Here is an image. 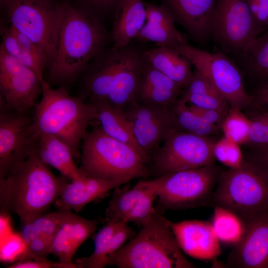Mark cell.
Here are the masks:
<instances>
[{
	"label": "cell",
	"mask_w": 268,
	"mask_h": 268,
	"mask_svg": "<svg viewBox=\"0 0 268 268\" xmlns=\"http://www.w3.org/2000/svg\"><path fill=\"white\" fill-rule=\"evenodd\" d=\"M110 38L93 9L63 2L58 48L46 81L52 86L73 81L107 47Z\"/></svg>",
	"instance_id": "6da1fadb"
},
{
	"label": "cell",
	"mask_w": 268,
	"mask_h": 268,
	"mask_svg": "<svg viewBox=\"0 0 268 268\" xmlns=\"http://www.w3.org/2000/svg\"><path fill=\"white\" fill-rule=\"evenodd\" d=\"M68 181L49 170L36 147L0 178L1 214L14 213L21 223L32 220L54 204Z\"/></svg>",
	"instance_id": "7a4b0ae2"
},
{
	"label": "cell",
	"mask_w": 268,
	"mask_h": 268,
	"mask_svg": "<svg viewBox=\"0 0 268 268\" xmlns=\"http://www.w3.org/2000/svg\"><path fill=\"white\" fill-rule=\"evenodd\" d=\"M145 50L132 41L124 48L107 46L99 52L84 70L89 101L106 99L122 110L136 101Z\"/></svg>",
	"instance_id": "3957f363"
},
{
	"label": "cell",
	"mask_w": 268,
	"mask_h": 268,
	"mask_svg": "<svg viewBox=\"0 0 268 268\" xmlns=\"http://www.w3.org/2000/svg\"><path fill=\"white\" fill-rule=\"evenodd\" d=\"M137 234L109 259L118 268H194L181 249L171 221L157 211L140 224Z\"/></svg>",
	"instance_id": "277c9868"
},
{
	"label": "cell",
	"mask_w": 268,
	"mask_h": 268,
	"mask_svg": "<svg viewBox=\"0 0 268 268\" xmlns=\"http://www.w3.org/2000/svg\"><path fill=\"white\" fill-rule=\"evenodd\" d=\"M41 93L32 119L35 131L38 135H52L62 140L76 156L87 126L97 119L95 107L71 96L63 86L53 88L44 79Z\"/></svg>",
	"instance_id": "5b68a950"
},
{
	"label": "cell",
	"mask_w": 268,
	"mask_h": 268,
	"mask_svg": "<svg viewBox=\"0 0 268 268\" xmlns=\"http://www.w3.org/2000/svg\"><path fill=\"white\" fill-rule=\"evenodd\" d=\"M82 141L80 168L87 176L126 184L133 179L151 174L147 157L108 135L100 127L87 132Z\"/></svg>",
	"instance_id": "8992f818"
},
{
	"label": "cell",
	"mask_w": 268,
	"mask_h": 268,
	"mask_svg": "<svg viewBox=\"0 0 268 268\" xmlns=\"http://www.w3.org/2000/svg\"><path fill=\"white\" fill-rule=\"evenodd\" d=\"M206 206L226 208L246 226L268 214V178L255 164L244 160L239 168L222 171Z\"/></svg>",
	"instance_id": "52a82bcc"
},
{
	"label": "cell",
	"mask_w": 268,
	"mask_h": 268,
	"mask_svg": "<svg viewBox=\"0 0 268 268\" xmlns=\"http://www.w3.org/2000/svg\"><path fill=\"white\" fill-rule=\"evenodd\" d=\"M7 21L39 45L49 66L54 59L63 16V2L56 0H0Z\"/></svg>",
	"instance_id": "ba28073f"
},
{
	"label": "cell",
	"mask_w": 268,
	"mask_h": 268,
	"mask_svg": "<svg viewBox=\"0 0 268 268\" xmlns=\"http://www.w3.org/2000/svg\"><path fill=\"white\" fill-rule=\"evenodd\" d=\"M222 171L214 164L168 173L148 180L162 210L206 206Z\"/></svg>",
	"instance_id": "9c48e42d"
},
{
	"label": "cell",
	"mask_w": 268,
	"mask_h": 268,
	"mask_svg": "<svg viewBox=\"0 0 268 268\" xmlns=\"http://www.w3.org/2000/svg\"><path fill=\"white\" fill-rule=\"evenodd\" d=\"M263 32L254 21L247 0H216L210 34L221 52L238 58Z\"/></svg>",
	"instance_id": "30bf717a"
},
{
	"label": "cell",
	"mask_w": 268,
	"mask_h": 268,
	"mask_svg": "<svg viewBox=\"0 0 268 268\" xmlns=\"http://www.w3.org/2000/svg\"><path fill=\"white\" fill-rule=\"evenodd\" d=\"M214 143L208 137L173 130L152 156L151 174L157 177L214 164Z\"/></svg>",
	"instance_id": "8fae6325"
},
{
	"label": "cell",
	"mask_w": 268,
	"mask_h": 268,
	"mask_svg": "<svg viewBox=\"0 0 268 268\" xmlns=\"http://www.w3.org/2000/svg\"><path fill=\"white\" fill-rule=\"evenodd\" d=\"M174 49L211 82L230 108L241 110L251 103L253 97L245 90L240 70L225 53L208 52L189 43Z\"/></svg>",
	"instance_id": "7c38bea8"
},
{
	"label": "cell",
	"mask_w": 268,
	"mask_h": 268,
	"mask_svg": "<svg viewBox=\"0 0 268 268\" xmlns=\"http://www.w3.org/2000/svg\"><path fill=\"white\" fill-rule=\"evenodd\" d=\"M43 79L0 46V103L6 109L26 114L36 106Z\"/></svg>",
	"instance_id": "4fadbf2b"
},
{
	"label": "cell",
	"mask_w": 268,
	"mask_h": 268,
	"mask_svg": "<svg viewBox=\"0 0 268 268\" xmlns=\"http://www.w3.org/2000/svg\"><path fill=\"white\" fill-rule=\"evenodd\" d=\"M39 135L32 120L24 114L8 110L0 115V178L17 161L37 146Z\"/></svg>",
	"instance_id": "5bb4252c"
},
{
	"label": "cell",
	"mask_w": 268,
	"mask_h": 268,
	"mask_svg": "<svg viewBox=\"0 0 268 268\" xmlns=\"http://www.w3.org/2000/svg\"><path fill=\"white\" fill-rule=\"evenodd\" d=\"M139 146L150 159L174 130L168 106L145 105L136 101L124 110Z\"/></svg>",
	"instance_id": "9a60e30c"
},
{
	"label": "cell",
	"mask_w": 268,
	"mask_h": 268,
	"mask_svg": "<svg viewBox=\"0 0 268 268\" xmlns=\"http://www.w3.org/2000/svg\"><path fill=\"white\" fill-rule=\"evenodd\" d=\"M268 266V214L246 225L241 240L233 246L225 268H267Z\"/></svg>",
	"instance_id": "2e32d148"
},
{
	"label": "cell",
	"mask_w": 268,
	"mask_h": 268,
	"mask_svg": "<svg viewBox=\"0 0 268 268\" xmlns=\"http://www.w3.org/2000/svg\"><path fill=\"white\" fill-rule=\"evenodd\" d=\"M171 226L182 251L201 260H214L221 253L220 241L211 222L199 220L171 221Z\"/></svg>",
	"instance_id": "e0dca14e"
},
{
	"label": "cell",
	"mask_w": 268,
	"mask_h": 268,
	"mask_svg": "<svg viewBox=\"0 0 268 268\" xmlns=\"http://www.w3.org/2000/svg\"><path fill=\"white\" fill-rule=\"evenodd\" d=\"M101 221L85 218L68 210L52 240L50 254L65 268H77L73 257L79 247L95 232Z\"/></svg>",
	"instance_id": "ac0fdd59"
},
{
	"label": "cell",
	"mask_w": 268,
	"mask_h": 268,
	"mask_svg": "<svg viewBox=\"0 0 268 268\" xmlns=\"http://www.w3.org/2000/svg\"><path fill=\"white\" fill-rule=\"evenodd\" d=\"M175 22L198 43L210 38V23L216 0H162Z\"/></svg>",
	"instance_id": "d6986e66"
},
{
	"label": "cell",
	"mask_w": 268,
	"mask_h": 268,
	"mask_svg": "<svg viewBox=\"0 0 268 268\" xmlns=\"http://www.w3.org/2000/svg\"><path fill=\"white\" fill-rule=\"evenodd\" d=\"M146 21L134 39L152 42L157 47L175 49L188 43L187 38L174 25L173 16L163 4L144 3Z\"/></svg>",
	"instance_id": "ffe728a7"
},
{
	"label": "cell",
	"mask_w": 268,
	"mask_h": 268,
	"mask_svg": "<svg viewBox=\"0 0 268 268\" xmlns=\"http://www.w3.org/2000/svg\"><path fill=\"white\" fill-rule=\"evenodd\" d=\"M124 184L120 181L85 174L78 180L68 181L66 183L54 206L58 210H74L79 212L89 203Z\"/></svg>",
	"instance_id": "44dd1931"
},
{
	"label": "cell",
	"mask_w": 268,
	"mask_h": 268,
	"mask_svg": "<svg viewBox=\"0 0 268 268\" xmlns=\"http://www.w3.org/2000/svg\"><path fill=\"white\" fill-rule=\"evenodd\" d=\"M184 88L154 67L145 59L136 101L168 106L181 96Z\"/></svg>",
	"instance_id": "7402d4cb"
},
{
	"label": "cell",
	"mask_w": 268,
	"mask_h": 268,
	"mask_svg": "<svg viewBox=\"0 0 268 268\" xmlns=\"http://www.w3.org/2000/svg\"><path fill=\"white\" fill-rule=\"evenodd\" d=\"M111 32L112 46L123 48L135 38L146 21L143 0H119Z\"/></svg>",
	"instance_id": "603a6c76"
},
{
	"label": "cell",
	"mask_w": 268,
	"mask_h": 268,
	"mask_svg": "<svg viewBox=\"0 0 268 268\" xmlns=\"http://www.w3.org/2000/svg\"><path fill=\"white\" fill-rule=\"evenodd\" d=\"M0 34V46L7 53L43 78V71L49 63L43 49L9 24L1 26Z\"/></svg>",
	"instance_id": "cb8c5ba5"
},
{
	"label": "cell",
	"mask_w": 268,
	"mask_h": 268,
	"mask_svg": "<svg viewBox=\"0 0 268 268\" xmlns=\"http://www.w3.org/2000/svg\"><path fill=\"white\" fill-rule=\"evenodd\" d=\"M36 151L42 162L55 168L70 181L78 180L85 175L75 164L71 148L55 136L39 135Z\"/></svg>",
	"instance_id": "d4e9b609"
},
{
	"label": "cell",
	"mask_w": 268,
	"mask_h": 268,
	"mask_svg": "<svg viewBox=\"0 0 268 268\" xmlns=\"http://www.w3.org/2000/svg\"><path fill=\"white\" fill-rule=\"evenodd\" d=\"M89 102L96 108L97 119L99 121L100 127L104 132L121 142L133 146L150 159L135 139L131 124L124 111L114 107L106 99H94Z\"/></svg>",
	"instance_id": "484cf974"
},
{
	"label": "cell",
	"mask_w": 268,
	"mask_h": 268,
	"mask_svg": "<svg viewBox=\"0 0 268 268\" xmlns=\"http://www.w3.org/2000/svg\"><path fill=\"white\" fill-rule=\"evenodd\" d=\"M145 57L154 67L184 88L192 77V63L173 49L157 47L146 49Z\"/></svg>",
	"instance_id": "4316f807"
},
{
	"label": "cell",
	"mask_w": 268,
	"mask_h": 268,
	"mask_svg": "<svg viewBox=\"0 0 268 268\" xmlns=\"http://www.w3.org/2000/svg\"><path fill=\"white\" fill-rule=\"evenodd\" d=\"M173 129L208 137L218 130L219 126L200 117L181 98L168 106Z\"/></svg>",
	"instance_id": "83f0119b"
},
{
	"label": "cell",
	"mask_w": 268,
	"mask_h": 268,
	"mask_svg": "<svg viewBox=\"0 0 268 268\" xmlns=\"http://www.w3.org/2000/svg\"><path fill=\"white\" fill-rule=\"evenodd\" d=\"M147 180H141L131 188L126 185L114 190L106 209L105 215L109 219L122 222L124 217L137 205L150 190Z\"/></svg>",
	"instance_id": "f1b7e54d"
},
{
	"label": "cell",
	"mask_w": 268,
	"mask_h": 268,
	"mask_svg": "<svg viewBox=\"0 0 268 268\" xmlns=\"http://www.w3.org/2000/svg\"><path fill=\"white\" fill-rule=\"evenodd\" d=\"M247 72L261 82L268 79V29L238 57Z\"/></svg>",
	"instance_id": "f546056e"
},
{
	"label": "cell",
	"mask_w": 268,
	"mask_h": 268,
	"mask_svg": "<svg viewBox=\"0 0 268 268\" xmlns=\"http://www.w3.org/2000/svg\"><path fill=\"white\" fill-rule=\"evenodd\" d=\"M211 224L219 241L233 246L242 238L246 228L238 216L220 206L214 207Z\"/></svg>",
	"instance_id": "4dcf8cb0"
},
{
	"label": "cell",
	"mask_w": 268,
	"mask_h": 268,
	"mask_svg": "<svg viewBox=\"0 0 268 268\" xmlns=\"http://www.w3.org/2000/svg\"><path fill=\"white\" fill-rule=\"evenodd\" d=\"M68 210H58L47 214H42L32 220L22 223L19 234L26 249L32 240L37 236H42L52 241Z\"/></svg>",
	"instance_id": "1f68e13d"
},
{
	"label": "cell",
	"mask_w": 268,
	"mask_h": 268,
	"mask_svg": "<svg viewBox=\"0 0 268 268\" xmlns=\"http://www.w3.org/2000/svg\"><path fill=\"white\" fill-rule=\"evenodd\" d=\"M121 221L109 219L96 234L94 239V251L88 257L76 261L77 268H103L108 266L107 251L111 239Z\"/></svg>",
	"instance_id": "d6a6232c"
},
{
	"label": "cell",
	"mask_w": 268,
	"mask_h": 268,
	"mask_svg": "<svg viewBox=\"0 0 268 268\" xmlns=\"http://www.w3.org/2000/svg\"><path fill=\"white\" fill-rule=\"evenodd\" d=\"M250 126L251 119L241 109L230 107L220 128L224 136L240 145L247 143Z\"/></svg>",
	"instance_id": "836d02e7"
},
{
	"label": "cell",
	"mask_w": 268,
	"mask_h": 268,
	"mask_svg": "<svg viewBox=\"0 0 268 268\" xmlns=\"http://www.w3.org/2000/svg\"><path fill=\"white\" fill-rule=\"evenodd\" d=\"M215 159L230 169L240 167L244 160L239 144L223 136L213 146Z\"/></svg>",
	"instance_id": "e575fe53"
},
{
	"label": "cell",
	"mask_w": 268,
	"mask_h": 268,
	"mask_svg": "<svg viewBox=\"0 0 268 268\" xmlns=\"http://www.w3.org/2000/svg\"><path fill=\"white\" fill-rule=\"evenodd\" d=\"M180 98L188 105L201 108L216 110L225 115L229 109L228 103L220 93L198 95L182 92Z\"/></svg>",
	"instance_id": "d590c367"
},
{
	"label": "cell",
	"mask_w": 268,
	"mask_h": 268,
	"mask_svg": "<svg viewBox=\"0 0 268 268\" xmlns=\"http://www.w3.org/2000/svg\"><path fill=\"white\" fill-rule=\"evenodd\" d=\"M150 190L141 199L137 205L124 217L122 222L129 223L131 222L141 224L157 210L154 207V203L157 199L156 193L150 185Z\"/></svg>",
	"instance_id": "8d00e7d4"
},
{
	"label": "cell",
	"mask_w": 268,
	"mask_h": 268,
	"mask_svg": "<svg viewBox=\"0 0 268 268\" xmlns=\"http://www.w3.org/2000/svg\"><path fill=\"white\" fill-rule=\"evenodd\" d=\"M247 143L258 147L268 146V111H264L251 119Z\"/></svg>",
	"instance_id": "74e56055"
},
{
	"label": "cell",
	"mask_w": 268,
	"mask_h": 268,
	"mask_svg": "<svg viewBox=\"0 0 268 268\" xmlns=\"http://www.w3.org/2000/svg\"><path fill=\"white\" fill-rule=\"evenodd\" d=\"M26 250L24 242L18 235L9 238L0 249V260L2 262H11L23 256Z\"/></svg>",
	"instance_id": "f35d334b"
},
{
	"label": "cell",
	"mask_w": 268,
	"mask_h": 268,
	"mask_svg": "<svg viewBox=\"0 0 268 268\" xmlns=\"http://www.w3.org/2000/svg\"><path fill=\"white\" fill-rule=\"evenodd\" d=\"M257 26L264 32L268 29V0H247Z\"/></svg>",
	"instance_id": "ab89813d"
},
{
	"label": "cell",
	"mask_w": 268,
	"mask_h": 268,
	"mask_svg": "<svg viewBox=\"0 0 268 268\" xmlns=\"http://www.w3.org/2000/svg\"><path fill=\"white\" fill-rule=\"evenodd\" d=\"M8 268H65L59 262H52L45 259H20L9 265Z\"/></svg>",
	"instance_id": "60d3db41"
},
{
	"label": "cell",
	"mask_w": 268,
	"mask_h": 268,
	"mask_svg": "<svg viewBox=\"0 0 268 268\" xmlns=\"http://www.w3.org/2000/svg\"><path fill=\"white\" fill-rule=\"evenodd\" d=\"M188 105L191 109L205 121L219 127L226 116L216 110L201 108L188 104Z\"/></svg>",
	"instance_id": "b9f144b4"
},
{
	"label": "cell",
	"mask_w": 268,
	"mask_h": 268,
	"mask_svg": "<svg viewBox=\"0 0 268 268\" xmlns=\"http://www.w3.org/2000/svg\"><path fill=\"white\" fill-rule=\"evenodd\" d=\"M250 162L259 168L268 178V146L258 147Z\"/></svg>",
	"instance_id": "7bdbcfd3"
},
{
	"label": "cell",
	"mask_w": 268,
	"mask_h": 268,
	"mask_svg": "<svg viewBox=\"0 0 268 268\" xmlns=\"http://www.w3.org/2000/svg\"><path fill=\"white\" fill-rule=\"evenodd\" d=\"M92 9L106 10L115 9L119 0H84Z\"/></svg>",
	"instance_id": "ee69618b"
},
{
	"label": "cell",
	"mask_w": 268,
	"mask_h": 268,
	"mask_svg": "<svg viewBox=\"0 0 268 268\" xmlns=\"http://www.w3.org/2000/svg\"><path fill=\"white\" fill-rule=\"evenodd\" d=\"M256 98L260 105L266 106L268 109V79L260 82Z\"/></svg>",
	"instance_id": "f6af8a7d"
},
{
	"label": "cell",
	"mask_w": 268,
	"mask_h": 268,
	"mask_svg": "<svg viewBox=\"0 0 268 268\" xmlns=\"http://www.w3.org/2000/svg\"><path fill=\"white\" fill-rule=\"evenodd\" d=\"M267 268H268V267H267Z\"/></svg>",
	"instance_id": "bcb514c9"
}]
</instances>
